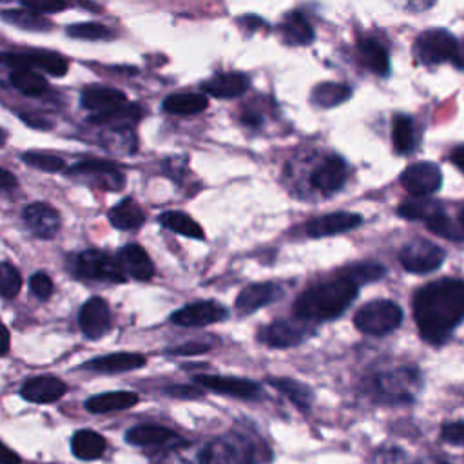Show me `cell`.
<instances>
[{"mask_svg": "<svg viewBox=\"0 0 464 464\" xmlns=\"http://www.w3.org/2000/svg\"><path fill=\"white\" fill-rule=\"evenodd\" d=\"M281 38L288 45H308L314 40V29L301 13H288L281 25Z\"/></svg>", "mask_w": 464, "mask_h": 464, "instance_id": "31", "label": "cell"}, {"mask_svg": "<svg viewBox=\"0 0 464 464\" xmlns=\"http://www.w3.org/2000/svg\"><path fill=\"white\" fill-rule=\"evenodd\" d=\"M22 288V276L9 261H0V297L13 299Z\"/></svg>", "mask_w": 464, "mask_h": 464, "instance_id": "41", "label": "cell"}, {"mask_svg": "<svg viewBox=\"0 0 464 464\" xmlns=\"http://www.w3.org/2000/svg\"><path fill=\"white\" fill-rule=\"evenodd\" d=\"M361 221H362V218L353 212H332V214H324V216L310 219L306 223V234L310 237L334 236V234H341V232L359 227Z\"/></svg>", "mask_w": 464, "mask_h": 464, "instance_id": "20", "label": "cell"}, {"mask_svg": "<svg viewBox=\"0 0 464 464\" xmlns=\"http://www.w3.org/2000/svg\"><path fill=\"white\" fill-rule=\"evenodd\" d=\"M207 105H208L207 98L199 92H176L163 100V109L170 114H179V116L203 112Z\"/></svg>", "mask_w": 464, "mask_h": 464, "instance_id": "35", "label": "cell"}, {"mask_svg": "<svg viewBox=\"0 0 464 464\" xmlns=\"http://www.w3.org/2000/svg\"><path fill=\"white\" fill-rule=\"evenodd\" d=\"M257 451L254 444L239 433L212 439L199 451V464H256Z\"/></svg>", "mask_w": 464, "mask_h": 464, "instance_id": "5", "label": "cell"}, {"mask_svg": "<svg viewBox=\"0 0 464 464\" xmlns=\"http://www.w3.org/2000/svg\"><path fill=\"white\" fill-rule=\"evenodd\" d=\"M147 359L141 353H130V352H118V353H109L102 357H94L83 364L89 372L96 373H123V372H132L141 366H145Z\"/></svg>", "mask_w": 464, "mask_h": 464, "instance_id": "23", "label": "cell"}, {"mask_svg": "<svg viewBox=\"0 0 464 464\" xmlns=\"http://www.w3.org/2000/svg\"><path fill=\"white\" fill-rule=\"evenodd\" d=\"M127 102L125 94L109 85H89L80 94V105L92 114L107 112Z\"/></svg>", "mask_w": 464, "mask_h": 464, "instance_id": "22", "label": "cell"}, {"mask_svg": "<svg viewBox=\"0 0 464 464\" xmlns=\"http://www.w3.org/2000/svg\"><path fill=\"white\" fill-rule=\"evenodd\" d=\"M24 223L33 236L40 239H53L60 230L62 218L53 205L45 201H34L24 208Z\"/></svg>", "mask_w": 464, "mask_h": 464, "instance_id": "15", "label": "cell"}, {"mask_svg": "<svg viewBox=\"0 0 464 464\" xmlns=\"http://www.w3.org/2000/svg\"><path fill=\"white\" fill-rule=\"evenodd\" d=\"M411 306L420 337L440 344L464 319V281L446 277L428 283L417 290Z\"/></svg>", "mask_w": 464, "mask_h": 464, "instance_id": "1", "label": "cell"}, {"mask_svg": "<svg viewBox=\"0 0 464 464\" xmlns=\"http://www.w3.org/2000/svg\"><path fill=\"white\" fill-rule=\"evenodd\" d=\"M194 382L207 388V390L225 393V395H232V397H239V399H256V397L261 395L259 384L250 381V379H243V377L199 373V375H194Z\"/></svg>", "mask_w": 464, "mask_h": 464, "instance_id": "16", "label": "cell"}, {"mask_svg": "<svg viewBox=\"0 0 464 464\" xmlns=\"http://www.w3.org/2000/svg\"><path fill=\"white\" fill-rule=\"evenodd\" d=\"M312 335V328L304 319H277L257 330V341L272 348H288L303 343Z\"/></svg>", "mask_w": 464, "mask_h": 464, "instance_id": "11", "label": "cell"}, {"mask_svg": "<svg viewBox=\"0 0 464 464\" xmlns=\"http://www.w3.org/2000/svg\"><path fill=\"white\" fill-rule=\"evenodd\" d=\"M446 259L444 248L433 241L415 237L399 250V261L411 274H428L437 270Z\"/></svg>", "mask_w": 464, "mask_h": 464, "instance_id": "8", "label": "cell"}, {"mask_svg": "<svg viewBox=\"0 0 464 464\" xmlns=\"http://www.w3.org/2000/svg\"><path fill=\"white\" fill-rule=\"evenodd\" d=\"M422 384L424 381L417 368H395L375 375L373 392L384 402L404 404L415 401Z\"/></svg>", "mask_w": 464, "mask_h": 464, "instance_id": "4", "label": "cell"}, {"mask_svg": "<svg viewBox=\"0 0 464 464\" xmlns=\"http://www.w3.org/2000/svg\"><path fill=\"white\" fill-rule=\"evenodd\" d=\"M460 223H462V227H464V210H462V214H460Z\"/></svg>", "mask_w": 464, "mask_h": 464, "instance_id": "55", "label": "cell"}, {"mask_svg": "<svg viewBox=\"0 0 464 464\" xmlns=\"http://www.w3.org/2000/svg\"><path fill=\"white\" fill-rule=\"evenodd\" d=\"M67 34L72 38H80V40H111V38H114L112 29H109L103 24H96V22L72 24L67 27Z\"/></svg>", "mask_w": 464, "mask_h": 464, "instance_id": "39", "label": "cell"}, {"mask_svg": "<svg viewBox=\"0 0 464 464\" xmlns=\"http://www.w3.org/2000/svg\"><path fill=\"white\" fill-rule=\"evenodd\" d=\"M125 440L132 446H167V444H179L183 442L172 430L156 424H143L134 426L125 433Z\"/></svg>", "mask_w": 464, "mask_h": 464, "instance_id": "25", "label": "cell"}, {"mask_svg": "<svg viewBox=\"0 0 464 464\" xmlns=\"http://www.w3.org/2000/svg\"><path fill=\"white\" fill-rule=\"evenodd\" d=\"M0 18L14 27L24 31H49L51 20L38 11H33L24 5V9H4L0 11Z\"/></svg>", "mask_w": 464, "mask_h": 464, "instance_id": "33", "label": "cell"}, {"mask_svg": "<svg viewBox=\"0 0 464 464\" xmlns=\"http://www.w3.org/2000/svg\"><path fill=\"white\" fill-rule=\"evenodd\" d=\"M440 439L450 444L464 446V420L448 422L440 428Z\"/></svg>", "mask_w": 464, "mask_h": 464, "instance_id": "46", "label": "cell"}, {"mask_svg": "<svg viewBox=\"0 0 464 464\" xmlns=\"http://www.w3.org/2000/svg\"><path fill=\"white\" fill-rule=\"evenodd\" d=\"M67 393V384L53 375H38L24 382L20 395L36 404H51Z\"/></svg>", "mask_w": 464, "mask_h": 464, "instance_id": "18", "label": "cell"}, {"mask_svg": "<svg viewBox=\"0 0 464 464\" xmlns=\"http://www.w3.org/2000/svg\"><path fill=\"white\" fill-rule=\"evenodd\" d=\"M442 212V207L437 201L426 199V198H417V199H408L402 205H399L397 214L404 219H420L428 221L431 216Z\"/></svg>", "mask_w": 464, "mask_h": 464, "instance_id": "38", "label": "cell"}, {"mask_svg": "<svg viewBox=\"0 0 464 464\" xmlns=\"http://www.w3.org/2000/svg\"><path fill=\"white\" fill-rule=\"evenodd\" d=\"M78 324L87 339L94 341L103 337L111 330V308L107 301L100 295L87 299L80 308Z\"/></svg>", "mask_w": 464, "mask_h": 464, "instance_id": "14", "label": "cell"}, {"mask_svg": "<svg viewBox=\"0 0 464 464\" xmlns=\"http://www.w3.org/2000/svg\"><path fill=\"white\" fill-rule=\"evenodd\" d=\"M350 96H352L350 85L339 83V82H326V83H319L312 91L310 100L319 109H332V107L346 102Z\"/></svg>", "mask_w": 464, "mask_h": 464, "instance_id": "36", "label": "cell"}, {"mask_svg": "<svg viewBox=\"0 0 464 464\" xmlns=\"http://www.w3.org/2000/svg\"><path fill=\"white\" fill-rule=\"evenodd\" d=\"M116 261L127 277L136 281H149L154 276V263L143 246L129 243L116 254Z\"/></svg>", "mask_w": 464, "mask_h": 464, "instance_id": "17", "label": "cell"}, {"mask_svg": "<svg viewBox=\"0 0 464 464\" xmlns=\"http://www.w3.org/2000/svg\"><path fill=\"white\" fill-rule=\"evenodd\" d=\"M18 185V179L13 172H9L7 169L0 167V190H13L16 188Z\"/></svg>", "mask_w": 464, "mask_h": 464, "instance_id": "50", "label": "cell"}, {"mask_svg": "<svg viewBox=\"0 0 464 464\" xmlns=\"http://www.w3.org/2000/svg\"><path fill=\"white\" fill-rule=\"evenodd\" d=\"M281 286L276 283H252L246 285L236 299V308L239 314L248 315L259 308H263L268 303H274L281 295Z\"/></svg>", "mask_w": 464, "mask_h": 464, "instance_id": "21", "label": "cell"}, {"mask_svg": "<svg viewBox=\"0 0 464 464\" xmlns=\"http://www.w3.org/2000/svg\"><path fill=\"white\" fill-rule=\"evenodd\" d=\"M5 141H7V132L0 127V147H4V145H5Z\"/></svg>", "mask_w": 464, "mask_h": 464, "instance_id": "54", "label": "cell"}, {"mask_svg": "<svg viewBox=\"0 0 464 464\" xmlns=\"http://www.w3.org/2000/svg\"><path fill=\"white\" fill-rule=\"evenodd\" d=\"M386 274V268L381 263L375 261H364V263H357L352 265L344 270L343 276L350 277L353 283L362 285V283H370V281H377Z\"/></svg>", "mask_w": 464, "mask_h": 464, "instance_id": "40", "label": "cell"}, {"mask_svg": "<svg viewBox=\"0 0 464 464\" xmlns=\"http://www.w3.org/2000/svg\"><path fill=\"white\" fill-rule=\"evenodd\" d=\"M359 285L350 277L321 283L304 290L294 303V314L304 321H326L339 317L355 299Z\"/></svg>", "mask_w": 464, "mask_h": 464, "instance_id": "2", "label": "cell"}, {"mask_svg": "<svg viewBox=\"0 0 464 464\" xmlns=\"http://www.w3.org/2000/svg\"><path fill=\"white\" fill-rule=\"evenodd\" d=\"M0 63L11 69H38L53 76H65L69 69L63 56L47 51H4L0 53Z\"/></svg>", "mask_w": 464, "mask_h": 464, "instance_id": "9", "label": "cell"}, {"mask_svg": "<svg viewBox=\"0 0 464 464\" xmlns=\"http://www.w3.org/2000/svg\"><path fill=\"white\" fill-rule=\"evenodd\" d=\"M266 384H270L274 390L283 393L286 399H290L297 408L308 410L314 401V392L295 379L288 377H266Z\"/></svg>", "mask_w": 464, "mask_h": 464, "instance_id": "32", "label": "cell"}, {"mask_svg": "<svg viewBox=\"0 0 464 464\" xmlns=\"http://www.w3.org/2000/svg\"><path fill=\"white\" fill-rule=\"evenodd\" d=\"M167 393H170L174 397H181V399H185V397L196 399L201 395V392L196 386H172L167 390Z\"/></svg>", "mask_w": 464, "mask_h": 464, "instance_id": "48", "label": "cell"}, {"mask_svg": "<svg viewBox=\"0 0 464 464\" xmlns=\"http://www.w3.org/2000/svg\"><path fill=\"white\" fill-rule=\"evenodd\" d=\"M428 230L433 232L435 236H440V237H446L450 241H462L464 236L457 230V227L451 223V219L442 212L431 216L428 221H424Z\"/></svg>", "mask_w": 464, "mask_h": 464, "instance_id": "43", "label": "cell"}, {"mask_svg": "<svg viewBox=\"0 0 464 464\" xmlns=\"http://www.w3.org/2000/svg\"><path fill=\"white\" fill-rule=\"evenodd\" d=\"M413 53L417 60L426 65L453 62V65L464 69V42L460 44L446 29H430L419 34L413 44Z\"/></svg>", "mask_w": 464, "mask_h": 464, "instance_id": "3", "label": "cell"}, {"mask_svg": "<svg viewBox=\"0 0 464 464\" xmlns=\"http://www.w3.org/2000/svg\"><path fill=\"white\" fill-rule=\"evenodd\" d=\"M9 82L18 92L25 96H40L47 91V80L33 69H13Z\"/></svg>", "mask_w": 464, "mask_h": 464, "instance_id": "37", "label": "cell"}, {"mask_svg": "<svg viewBox=\"0 0 464 464\" xmlns=\"http://www.w3.org/2000/svg\"><path fill=\"white\" fill-rule=\"evenodd\" d=\"M0 464H22L20 455L2 440H0Z\"/></svg>", "mask_w": 464, "mask_h": 464, "instance_id": "49", "label": "cell"}, {"mask_svg": "<svg viewBox=\"0 0 464 464\" xmlns=\"http://www.w3.org/2000/svg\"><path fill=\"white\" fill-rule=\"evenodd\" d=\"M402 323V310L388 299H375L361 306L353 315V324L368 335H384L393 332Z\"/></svg>", "mask_w": 464, "mask_h": 464, "instance_id": "6", "label": "cell"}, {"mask_svg": "<svg viewBox=\"0 0 464 464\" xmlns=\"http://www.w3.org/2000/svg\"><path fill=\"white\" fill-rule=\"evenodd\" d=\"M208 348H210V344H207V343L188 341V343H185V344H181V346H176V348H170V350H167V352L172 353V355H198V353L207 352Z\"/></svg>", "mask_w": 464, "mask_h": 464, "instance_id": "47", "label": "cell"}, {"mask_svg": "<svg viewBox=\"0 0 464 464\" xmlns=\"http://www.w3.org/2000/svg\"><path fill=\"white\" fill-rule=\"evenodd\" d=\"M357 51L361 62L379 76H386L390 71V56L384 45H381L373 38H359Z\"/></svg>", "mask_w": 464, "mask_h": 464, "instance_id": "30", "label": "cell"}, {"mask_svg": "<svg viewBox=\"0 0 464 464\" xmlns=\"http://www.w3.org/2000/svg\"><path fill=\"white\" fill-rule=\"evenodd\" d=\"M413 464H448V462L442 460V459H437V457H426V459H420V460H417Z\"/></svg>", "mask_w": 464, "mask_h": 464, "instance_id": "53", "label": "cell"}, {"mask_svg": "<svg viewBox=\"0 0 464 464\" xmlns=\"http://www.w3.org/2000/svg\"><path fill=\"white\" fill-rule=\"evenodd\" d=\"M138 404V395L134 392H105L92 395L85 401V410L91 413H109L121 411Z\"/></svg>", "mask_w": 464, "mask_h": 464, "instance_id": "27", "label": "cell"}, {"mask_svg": "<svg viewBox=\"0 0 464 464\" xmlns=\"http://www.w3.org/2000/svg\"><path fill=\"white\" fill-rule=\"evenodd\" d=\"M29 290L34 297L45 301L53 295L54 292V285H53V279L45 274V272H34L31 277H29Z\"/></svg>", "mask_w": 464, "mask_h": 464, "instance_id": "44", "label": "cell"}, {"mask_svg": "<svg viewBox=\"0 0 464 464\" xmlns=\"http://www.w3.org/2000/svg\"><path fill=\"white\" fill-rule=\"evenodd\" d=\"M228 312L225 306H221L216 301H198V303H190L179 310H176L170 315V321L178 326H185V328H199V326H207L212 323H219L223 319H227Z\"/></svg>", "mask_w": 464, "mask_h": 464, "instance_id": "13", "label": "cell"}, {"mask_svg": "<svg viewBox=\"0 0 464 464\" xmlns=\"http://www.w3.org/2000/svg\"><path fill=\"white\" fill-rule=\"evenodd\" d=\"M105 439L92 430H78L71 437V451L80 460H98L105 453Z\"/></svg>", "mask_w": 464, "mask_h": 464, "instance_id": "28", "label": "cell"}, {"mask_svg": "<svg viewBox=\"0 0 464 464\" xmlns=\"http://www.w3.org/2000/svg\"><path fill=\"white\" fill-rule=\"evenodd\" d=\"M11 348V335L7 326L4 324V321L0 319V355H5Z\"/></svg>", "mask_w": 464, "mask_h": 464, "instance_id": "51", "label": "cell"}, {"mask_svg": "<svg viewBox=\"0 0 464 464\" xmlns=\"http://www.w3.org/2000/svg\"><path fill=\"white\" fill-rule=\"evenodd\" d=\"M74 274L89 281L125 283L127 276L121 272L116 257L103 250H83L74 257Z\"/></svg>", "mask_w": 464, "mask_h": 464, "instance_id": "7", "label": "cell"}, {"mask_svg": "<svg viewBox=\"0 0 464 464\" xmlns=\"http://www.w3.org/2000/svg\"><path fill=\"white\" fill-rule=\"evenodd\" d=\"M420 140V132L415 121L404 114L395 116L392 127V141L397 154H411Z\"/></svg>", "mask_w": 464, "mask_h": 464, "instance_id": "29", "label": "cell"}, {"mask_svg": "<svg viewBox=\"0 0 464 464\" xmlns=\"http://www.w3.org/2000/svg\"><path fill=\"white\" fill-rule=\"evenodd\" d=\"M22 161L38 169V170H45V172H58L65 169V161L60 156L49 154V152H24L22 154Z\"/></svg>", "mask_w": 464, "mask_h": 464, "instance_id": "42", "label": "cell"}, {"mask_svg": "<svg viewBox=\"0 0 464 464\" xmlns=\"http://www.w3.org/2000/svg\"><path fill=\"white\" fill-rule=\"evenodd\" d=\"M372 464H408V460L399 448H381L372 457Z\"/></svg>", "mask_w": 464, "mask_h": 464, "instance_id": "45", "label": "cell"}, {"mask_svg": "<svg viewBox=\"0 0 464 464\" xmlns=\"http://www.w3.org/2000/svg\"><path fill=\"white\" fill-rule=\"evenodd\" d=\"M346 163L341 156H328L310 176V183L323 194L337 192L346 181Z\"/></svg>", "mask_w": 464, "mask_h": 464, "instance_id": "19", "label": "cell"}, {"mask_svg": "<svg viewBox=\"0 0 464 464\" xmlns=\"http://www.w3.org/2000/svg\"><path fill=\"white\" fill-rule=\"evenodd\" d=\"M450 160H451V163L464 174V145L455 147L453 152H451V156H450Z\"/></svg>", "mask_w": 464, "mask_h": 464, "instance_id": "52", "label": "cell"}, {"mask_svg": "<svg viewBox=\"0 0 464 464\" xmlns=\"http://www.w3.org/2000/svg\"><path fill=\"white\" fill-rule=\"evenodd\" d=\"M248 76L243 72H219L201 83V89L214 98H237L248 89Z\"/></svg>", "mask_w": 464, "mask_h": 464, "instance_id": "24", "label": "cell"}, {"mask_svg": "<svg viewBox=\"0 0 464 464\" xmlns=\"http://www.w3.org/2000/svg\"><path fill=\"white\" fill-rule=\"evenodd\" d=\"M69 176L80 178L89 185L103 190H120L125 185V176L118 165L103 160H85L67 170Z\"/></svg>", "mask_w": 464, "mask_h": 464, "instance_id": "10", "label": "cell"}, {"mask_svg": "<svg viewBox=\"0 0 464 464\" xmlns=\"http://www.w3.org/2000/svg\"><path fill=\"white\" fill-rule=\"evenodd\" d=\"M107 218L109 223L118 230H136L147 219L145 210L132 198H123L120 203L111 207Z\"/></svg>", "mask_w": 464, "mask_h": 464, "instance_id": "26", "label": "cell"}, {"mask_svg": "<svg viewBox=\"0 0 464 464\" xmlns=\"http://www.w3.org/2000/svg\"><path fill=\"white\" fill-rule=\"evenodd\" d=\"M401 185L415 198H428L440 188L442 174L435 163L419 161L404 169L401 174Z\"/></svg>", "mask_w": 464, "mask_h": 464, "instance_id": "12", "label": "cell"}, {"mask_svg": "<svg viewBox=\"0 0 464 464\" xmlns=\"http://www.w3.org/2000/svg\"><path fill=\"white\" fill-rule=\"evenodd\" d=\"M158 221L163 228L192 237V239H203V228L199 227L198 221H194L188 214L181 210H165L158 216Z\"/></svg>", "mask_w": 464, "mask_h": 464, "instance_id": "34", "label": "cell"}]
</instances>
